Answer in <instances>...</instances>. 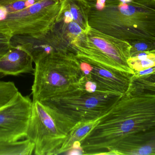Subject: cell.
Returning a JSON list of instances; mask_svg holds the SVG:
<instances>
[{
	"label": "cell",
	"mask_w": 155,
	"mask_h": 155,
	"mask_svg": "<svg viewBox=\"0 0 155 155\" xmlns=\"http://www.w3.org/2000/svg\"><path fill=\"white\" fill-rule=\"evenodd\" d=\"M83 154L155 155V94L129 91L102 116Z\"/></svg>",
	"instance_id": "1"
},
{
	"label": "cell",
	"mask_w": 155,
	"mask_h": 155,
	"mask_svg": "<svg viewBox=\"0 0 155 155\" xmlns=\"http://www.w3.org/2000/svg\"><path fill=\"white\" fill-rule=\"evenodd\" d=\"M34 62L33 102H42L84 86V77L76 55L50 53Z\"/></svg>",
	"instance_id": "2"
},
{
	"label": "cell",
	"mask_w": 155,
	"mask_h": 155,
	"mask_svg": "<svg viewBox=\"0 0 155 155\" xmlns=\"http://www.w3.org/2000/svg\"><path fill=\"white\" fill-rule=\"evenodd\" d=\"M123 96L107 92H90L81 86L41 102L74 126L105 115Z\"/></svg>",
	"instance_id": "3"
},
{
	"label": "cell",
	"mask_w": 155,
	"mask_h": 155,
	"mask_svg": "<svg viewBox=\"0 0 155 155\" xmlns=\"http://www.w3.org/2000/svg\"><path fill=\"white\" fill-rule=\"evenodd\" d=\"M67 135L58 127L42 103L33 102L25 139L34 144L35 155H59Z\"/></svg>",
	"instance_id": "4"
},
{
	"label": "cell",
	"mask_w": 155,
	"mask_h": 155,
	"mask_svg": "<svg viewBox=\"0 0 155 155\" xmlns=\"http://www.w3.org/2000/svg\"><path fill=\"white\" fill-rule=\"evenodd\" d=\"M88 42L75 45L77 55L121 71L134 74L128 62L131 45L127 41L114 36L92 35Z\"/></svg>",
	"instance_id": "5"
},
{
	"label": "cell",
	"mask_w": 155,
	"mask_h": 155,
	"mask_svg": "<svg viewBox=\"0 0 155 155\" xmlns=\"http://www.w3.org/2000/svg\"><path fill=\"white\" fill-rule=\"evenodd\" d=\"M85 79L95 85L97 91L124 96L128 93L134 74L76 55Z\"/></svg>",
	"instance_id": "6"
},
{
	"label": "cell",
	"mask_w": 155,
	"mask_h": 155,
	"mask_svg": "<svg viewBox=\"0 0 155 155\" xmlns=\"http://www.w3.org/2000/svg\"><path fill=\"white\" fill-rule=\"evenodd\" d=\"M32 105L29 96L19 92L12 101L0 108V139L15 142L25 138Z\"/></svg>",
	"instance_id": "7"
},
{
	"label": "cell",
	"mask_w": 155,
	"mask_h": 155,
	"mask_svg": "<svg viewBox=\"0 0 155 155\" xmlns=\"http://www.w3.org/2000/svg\"><path fill=\"white\" fill-rule=\"evenodd\" d=\"M32 57L25 50L12 47L0 59V74L2 75L18 76L33 72Z\"/></svg>",
	"instance_id": "8"
},
{
	"label": "cell",
	"mask_w": 155,
	"mask_h": 155,
	"mask_svg": "<svg viewBox=\"0 0 155 155\" xmlns=\"http://www.w3.org/2000/svg\"><path fill=\"white\" fill-rule=\"evenodd\" d=\"M101 117L77 123L67 135L66 140L59 151V154L74 149L81 150V145L84 140L97 125Z\"/></svg>",
	"instance_id": "9"
},
{
	"label": "cell",
	"mask_w": 155,
	"mask_h": 155,
	"mask_svg": "<svg viewBox=\"0 0 155 155\" xmlns=\"http://www.w3.org/2000/svg\"><path fill=\"white\" fill-rule=\"evenodd\" d=\"M34 149V144L27 139L15 142L0 139V155H32Z\"/></svg>",
	"instance_id": "10"
},
{
	"label": "cell",
	"mask_w": 155,
	"mask_h": 155,
	"mask_svg": "<svg viewBox=\"0 0 155 155\" xmlns=\"http://www.w3.org/2000/svg\"><path fill=\"white\" fill-rule=\"evenodd\" d=\"M128 62L134 72L155 66V50L135 54Z\"/></svg>",
	"instance_id": "11"
},
{
	"label": "cell",
	"mask_w": 155,
	"mask_h": 155,
	"mask_svg": "<svg viewBox=\"0 0 155 155\" xmlns=\"http://www.w3.org/2000/svg\"><path fill=\"white\" fill-rule=\"evenodd\" d=\"M127 42L131 45V56L137 53L155 50V40L137 39Z\"/></svg>",
	"instance_id": "12"
},
{
	"label": "cell",
	"mask_w": 155,
	"mask_h": 155,
	"mask_svg": "<svg viewBox=\"0 0 155 155\" xmlns=\"http://www.w3.org/2000/svg\"><path fill=\"white\" fill-rule=\"evenodd\" d=\"M11 48V37L0 33V59L6 54Z\"/></svg>",
	"instance_id": "13"
},
{
	"label": "cell",
	"mask_w": 155,
	"mask_h": 155,
	"mask_svg": "<svg viewBox=\"0 0 155 155\" xmlns=\"http://www.w3.org/2000/svg\"><path fill=\"white\" fill-rule=\"evenodd\" d=\"M26 0H21L4 6L8 13L18 12L26 8L25 2Z\"/></svg>",
	"instance_id": "14"
},
{
	"label": "cell",
	"mask_w": 155,
	"mask_h": 155,
	"mask_svg": "<svg viewBox=\"0 0 155 155\" xmlns=\"http://www.w3.org/2000/svg\"><path fill=\"white\" fill-rule=\"evenodd\" d=\"M152 75H155V66L144 69L139 72H135L134 76L136 77H146Z\"/></svg>",
	"instance_id": "15"
},
{
	"label": "cell",
	"mask_w": 155,
	"mask_h": 155,
	"mask_svg": "<svg viewBox=\"0 0 155 155\" xmlns=\"http://www.w3.org/2000/svg\"><path fill=\"white\" fill-rule=\"evenodd\" d=\"M69 31L72 34L78 35L82 33V29L77 23L71 22L69 24Z\"/></svg>",
	"instance_id": "16"
},
{
	"label": "cell",
	"mask_w": 155,
	"mask_h": 155,
	"mask_svg": "<svg viewBox=\"0 0 155 155\" xmlns=\"http://www.w3.org/2000/svg\"><path fill=\"white\" fill-rule=\"evenodd\" d=\"M8 13L4 6H0V21L5 20Z\"/></svg>",
	"instance_id": "17"
},
{
	"label": "cell",
	"mask_w": 155,
	"mask_h": 155,
	"mask_svg": "<svg viewBox=\"0 0 155 155\" xmlns=\"http://www.w3.org/2000/svg\"><path fill=\"white\" fill-rule=\"evenodd\" d=\"M64 15H65V22H66L69 23L72 22L73 20V17L71 12L67 11L65 12Z\"/></svg>",
	"instance_id": "18"
},
{
	"label": "cell",
	"mask_w": 155,
	"mask_h": 155,
	"mask_svg": "<svg viewBox=\"0 0 155 155\" xmlns=\"http://www.w3.org/2000/svg\"><path fill=\"white\" fill-rule=\"evenodd\" d=\"M21 0H0V6H5Z\"/></svg>",
	"instance_id": "19"
},
{
	"label": "cell",
	"mask_w": 155,
	"mask_h": 155,
	"mask_svg": "<svg viewBox=\"0 0 155 155\" xmlns=\"http://www.w3.org/2000/svg\"><path fill=\"white\" fill-rule=\"evenodd\" d=\"M71 12L72 15L74 20H77L78 18V13L77 9L74 7H72L71 8Z\"/></svg>",
	"instance_id": "20"
},
{
	"label": "cell",
	"mask_w": 155,
	"mask_h": 155,
	"mask_svg": "<svg viewBox=\"0 0 155 155\" xmlns=\"http://www.w3.org/2000/svg\"><path fill=\"white\" fill-rule=\"evenodd\" d=\"M106 0H98L97 3V7L101 9L104 7Z\"/></svg>",
	"instance_id": "21"
},
{
	"label": "cell",
	"mask_w": 155,
	"mask_h": 155,
	"mask_svg": "<svg viewBox=\"0 0 155 155\" xmlns=\"http://www.w3.org/2000/svg\"><path fill=\"white\" fill-rule=\"evenodd\" d=\"M152 2H153V3L155 5V0H152Z\"/></svg>",
	"instance_id": "22"
}]
</instances>
